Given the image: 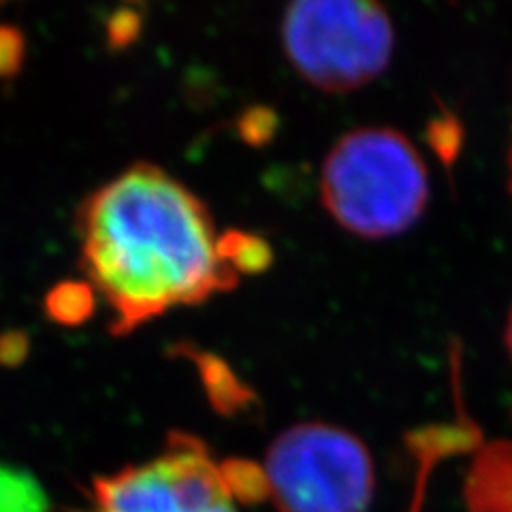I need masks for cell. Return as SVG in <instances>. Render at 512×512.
I'll use <instances>...</instances> for the list:
<instances>
[{"label": "cell", "mask_w": 512, "mask_h": 512, "mask_svg": "<svg viewBox=\"0 0 512 512\" xmlns=\"http://www.w3.org/2000/svg\"><path fill=\"white\" fill-rule=\"evenodd\" d=\"M263 470L280 512H365L374 495L367 446L329 423L282 431L269 446Z\"/></svg>", "instance_id": "277c9868"}, {"label": "cell", "mask_w": 512, "mask_h": 512, "mask_svg": "<svg viewBox=\"0 0 512 512\" xmlns=\"http://www.w3.org/2000/svg\"><path fill=\"white\" fill-rule=\"evenodd\" d=\"M472 512H512V463L491 455L480 463L468 485Z\"/></svg>", "instance_id": "8992f818"}, {"label": "cell", "mask_w": 512, "mask_h": 512, "mask_svg": "<svg viewBox=\"0 0 512 512\" xmlns=\"http://www.w3.org/2000/svg\"><path fill=\"white\" fill-rule=\"evenodd\" d=\"M94 500L99 512H210L231 493L207 446L175 431L156 459L96 478Z\"/></svg>", "instance_id": "5b68a950"}, {"label": "cell", "mask_w": 512, "mask_h": 512, "mask_svg": "<svg viewBox=\"0 0 512 512\" xmlns=\"http://www.w3.org/2000/svg\"><path fill=\"white\" fill-rule=\"evenodd\" d=\"M79 237L84 271L118 335L229 291L244 271V256L218 233L207 205L150 163L92 192Z\"/></svg>", "instance_id": "6da1fadb"}, {"label": "cell", "mask_w": 512, "mask_h": 512, "mask_svg": "<svg viewBox=\"0 0 512 512\" xmlns=\"http://www.w3.org/2000/svg\"><path fill=\"white\" fill-rule=\"evenodd\" d=\"M50 508L52 502L35 474L0 463V512H50Z\"/></svg>", "instance_id": "52a82bcc"}, {"label": "cell", "mask_w": 512, "mask_h": 512, "mask_svg": "<svg viewBox=\"0 0 512 512\" xmlns=\"http://www.w3.org/2000/svg\"><path fill=\"white\" fill-rule=\"evenodd\" d=\"M506 346H508V352H510V359H512V310H510V316H508V323H506Z\"/></svg>", "instance_id": "9c48e42d"}, {"label": "cell", "mask_w": 512, "mask_h": 512, "mask_svg": "<svg viewBox=\"0 0 512 512\" xmlns=\"http://www.w3.org/2000/svg\"><path fill=\"white\" fill-rule=\"evenodd\" d=\"M419 148L389 126H361L333 143L320 169V199L350 235L391 239L419 222L429 203Z\"/></svg>", "instance_id": "7a4b0ae2"}, {"label": "cell", "mask_w": 512, "mask_h": 512, "mask_svg": "<svg viewBox=\"0 0 512 512\" xmlns=\"http://www.w3.org/2000/svg\"><path fill=\"white\" fill-rule=\"evenodd\" d=\"M510 190H512V148H510Z\"/></svg>", "instance_id": "30bf717a"}, {"label": "cell", "mask_w": 512, "mask_h": 512, "mask_svg": "<svg viewBox=\"0 0 512 512\" xmlns=\"http://www.w3.org/2000/svg\"><path fill=\"white\" fill-rule=\"evenodd\" d=\"M280 43L293 71L316 90L344 94L389 69L395 28L367 0H297L284 9Z\"/></svg>", "instance_id": "3957f363"}, {"label": "cell", "mask_w": 512, "mask_h": 512, "mask_svg": "<svg viewBox=\"0 0 512 512\" xmlns=\"http://www.w3.org/2000/svg\"><path fill=\"white\" fill-rule=\"evenodd\" d=\"M224 485L233 498L244 504H256L269 498V485L265 470L250 461H224L220 463Z\"/></svg>", "instance_id": "ba28073f"}]
</instances>
